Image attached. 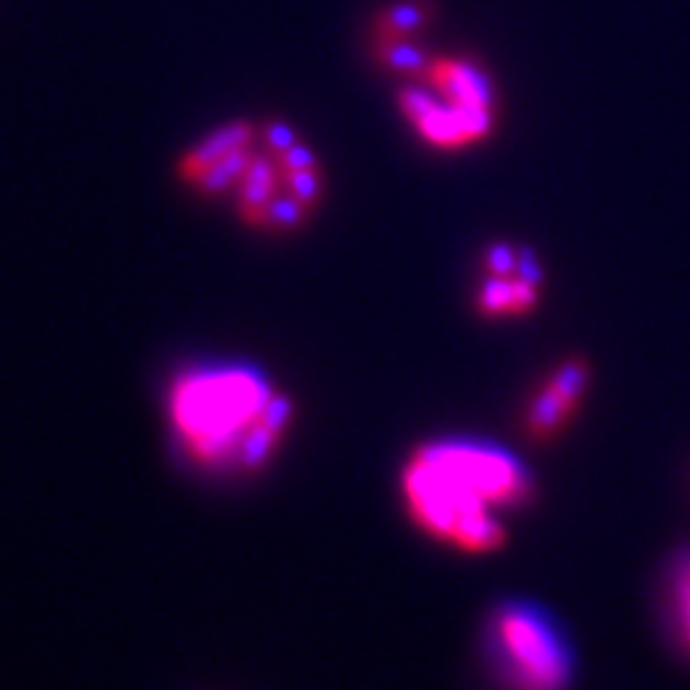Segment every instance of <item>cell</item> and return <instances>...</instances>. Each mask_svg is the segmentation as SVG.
Returning <instances> with one entry per match:
<instances>
[{"label": "cell", "instance_id": "obj_1", "mask_svg": "<svg viewBox=\"0 0 690 690\" xmlns=\"http://www.w3.org/2000/svg\"><path fill=\"white\" fill-rule=\"evenodd\" d=\"M536 481L510 449L475 437L420 443L400 469L411 524L466 555H489L510 541L506 518L533 504Z\"/></svg>", "mask_w": 690, "mask_h": 690}, {"label": "cell", "instance_id": "obj_2", "mask_svg": "<svg viewBox=\"0 0 690 690\" xmlns=\"http://www.w3.org/2000/svg\"><path fill=\"white\" fill-rule=\"evenodd\" d=\"M167 423L185 458L217 475L259 472L296 420L294 397L254 365H190L167 386Z\"/></svg>", "mask_w": 690, "mask_h": 690}, {"label": "cell", "instance_id": "obj_3", "mask_svg": "<svg viewBox=\"0 0 690 690\" xmlns=\"http://www.w3.org/2000/svg\"><path fill=\"white\" fill-rule=\"evenodd\" d=\"M489 651L510 690H566L573 651L547 610L533 601H504L489 619Z\"/></svg>", "mask_w": 690, "mask_h": 690}, {"label": "cell", "instance_id": "obj_4", "mask_svg": "<svg viewBox=\"0 0 690 690\" xmlns=\"http://www.w3.org/2000/svg\"><path fill=\"white\" fill-rule=\"evenodd\" d=\"M543 268L533 248L495 242L483 254L481 282L475 288V308L489 323L524 319L541 305Z\"/></svg>", "mask_w": 690, "mask_h": 690}, {"label": "cell", "instance_id": "obj_5", "mask_svg": "<svg viewBox=\"0 0 690 690\" xmlns=\"http://www.w3.org/2000/svg\"><path fill=\"white\" fill-rule=\"evenodd\" d=\"M589 377H593V369L584 358L561 360L538 383L536 395L529 397L527 411H524V432L538 443L559 437L582 409L589 391Z\"/></svg>", "mask_w": 690, "mask_h": 690}, {"label": "cell", "instance_id": "obj_6", "mask_svg": "<svg viewBox=\"0 0 690 690\" xmlns=\"http://www.w3.org/2000/svg\"><path fill=\"white\" fill-rule=\"evenodd\" d=\"M429 81L449 95L452 104H495V86L487 72L472 61H452V58H437L429 70Z\"/></svg>", "mask_w": 690, "mask_h": 690}, {"label": "cell", "instance_id": "obj_7", "mask_svg": "<svg viewBox=\"0 0 690 690\" xmlns=\"http://www.w3.org/2000/svg\"><path fill=\"white\" fill-rule=\"evenodd\" d=\"M254 136H256V130L250 121H231V125L213 130L202 144H196L190 153L182 155V162H179L182 182L190 185L199 173L208 171L210 164H217L219 159H225V155L233 153V150L254 144Z\"/></svg>", "mask_w": 690, "mask_h": 690}, {"label": "cell", "instance_id": "obj_8", "mask_svg": "<svg viewBox=\"0 0 690 690\" xmlns=\"http://www.w3.org/2000/svg\"><path fill=\"white\" fill-rule=\"evenodd\" d=\"M435 17V3L429 0H404L381 9L374 17V32L377 38H406L411 32L423 30Z\"/></svg>", "mask_w": 690, "mask_h": 690}, {"label": "cell", "instance_id": "obj_9", "mask_svg": "<svg viewBox=\"0 0 690 690\" xmlns=\"http://www.w3.org/2000/svg\"><path fill=\"white\" fill-rule=\"evenodd\" d=\"M374 61L386 67V70L404 72V75L429 78V70H432L435 58L426 49L406 38H377V44H374Z\"/></svg>", "mask_w": 690, "mask_h": 690}, {"label": "cell", "instance_id": "obj_10", "mask_svg": "<svg viewBox=\"0 0 690 690\" xmlns=\"http://www.w3.org/2000/svg\"><path fill=\"white\" fill-rule=\"evenodd\" d=\"M250 159H254V144L248 148H239L227 153L225 159H219L217 164H210L208 171L199 173L190 185L199 190L202 196H222L227 194L231 187H236L248 171Z\"/></svg>", "mask_w": 690, "mask_h": 690}, {"label": "cell", "instance_id": "obj_11", "mask_svg": "<svg viewBox=\"0 0 690 690\" xmlns=\"http://www.w3.org/2000/svg\"><path fill=\"white\" fill-rule=\"evenodd\" d=\"M418 132L429 144H435V148H460L466 144V136H464V127H460V116H458V107L455 104H441L435 107L429 116H423L420 121H414Z\"/></svg>", "mask_w": 690, "mask_h": 690}, {"label": "cell", "instance_id": "obj_12", "mask_svg": "<svg viewBox=\"0 0 690 690\" xmlns=\"http://www.w3.org/2000/svg\"><path fill=\"white\" fill-rule=\"evenodd\" d=\"M670 616L676 633L690 651V555L676 561L670 573Z\"/></svg>", "mask_w": 690, "mask_h": 690}, {"label": "cell", "instance_id": "obj_13", "mask_svg": "<svg viewBox=\"0 0 690 690\" xmlns=\"http://www.w3.org/2000/svg\"><path fill=\"white\" fill-rule=\"evenodd\" d=\"M455 107H458L466 144H469V141L487 139L489 130H492V121H495L492 107H489V104H455Z\"/></svg>", "mask_w": 690, "mask_h": 690}, {"label": "cell", "instance_id": "obj_14", "mask_svg": "<svg viewBox=\"0 0 690 690\" xmlns=\"http://www.w3.org/2000/svg\"><path fill=\"white\" fill-rule=\"evenodd\" d=\"M397 104H400V109H404L411 121H420V118L429 116L432 109L441 107V102H437L435 95L426 93V90H418V86H406L404 93H400V98H397Z\"/></svg>", "mask_w": 690, "mask_h": 690}, {"label": "cell", "instance_id": "obj_15", "mask_svg": "<svg viewBox=\"0 0 690 690\" xmlns=\"http://www.w3.org/2000/svg\"><path fill=\"white\" fill-rule=\"evenodd\" d=\"M277 159H280L282 171H285V173L308 171V167H319L317 153H314V150H311L308 144H303V141H296L294 148H288V150H282V153H277Z\"/></svg>", "mask_w": 690, "mask_h": 690}, {"label": "cell", "instance_id": "obj_16", "mask_svg": "<svg viewBox=\"0 0 690 690\" xmlns=\"http://www.w3.org/2000/svg\"><path fill=\"white\" fill-rule=\"evenodd\" d=\"M262 139H265V148L271 150V153H282V150L294 148L300 136H296L294 127H288L285 121H268L262 127Z\"/></svg>", "mask_w": 690, "mask_h": 690}]
</instances>
